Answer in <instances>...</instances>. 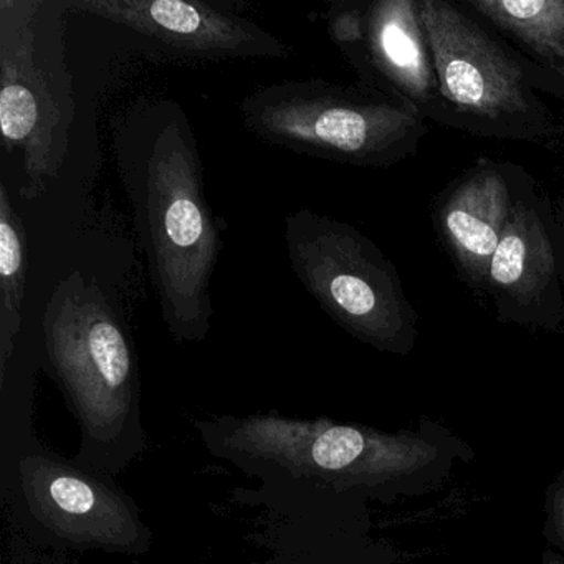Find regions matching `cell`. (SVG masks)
I'll return each mask as SVG.
<instances>
[{
	"label": "cell",
	"instance_id": "obj_1",
	"mask_svg": "<svg viewBox=\"0 0 564 564\" xmlns=\"http://www.w3.org/2000/svg\"><path fill=\"white\" fill-rule=\"evenodd\" d=\"M113 147L167 332L204 341L223 240L187 115L174 101H138L115 123Z\"/></svg>",
	"mask_w": 564,
	"mask_h": 564
},
{
	"label": "cell",
	"instance_id": "obj_2",
	"mask_svg": "<svg viewBox=\"0 0 564 564\" xmlns=\"http://www.w3.org/2000/svg\"><path fill=\"white\" fill-rule=\"evenodd\" d=\"M44 369L80 429L75 460L91 470H127L148 448L134 343L117 306L95 279L65 276L42 315Z\"/></svg>",
	"mask_w": 564,
	"mask_h": 564
},
{
	"label": "cell",
	"instance_id": "obj_3",
	"mask_svg": "<svg viewBox=\"0 0 564 564\" xmlns=\"http://www.w3.org/2000/svg\"><path fill=\"white\" fill-rule=\"evenodd\" d=\"M0 490L12 518L48 546L134 556L153 544L115 477L48 451L32 427L0 434Z\"/></svg>",
	"mask_w": 564,
	"mask_h": 564
},
{
	"label": "cell",
	"instance_id": "obj_4",
	"mask_svg": "<svg viewBox=\"0 0 564 564\" xmlns=\"http://www.w3.org/2000/svg\"><path fill=\"white\" fill-rule=\"evenodd\" d=\"M67 0H0V131L9 154L22 151V199L57 180L75 120L65 58Z\"/></svg>",
	"mask_w": 564,
	"mask_h": 564
},
{
	"label": "cell",
	"instance_id": "obj_5",
	"mask_svg": "<svg viewBox=\"0 0 564 564\" xmlns=\"http://www.w3.org/2000/svg\"><path fill=\"white\" fill-rule=\"evenodd\" d=\"M243 127L272 147L351 166H389L417 150L427 128L414 108L369 88L286 80L239 105Z\"/></svg>",
	"mask_w": 564,
	"mask_h": 564
},
{
	"label": "cell",
	"instance_id": "obj_6",
	"mask_svg": "<svg viewBox=\"0 0 564 564\" xmlns=\"http://www.w3.org/2000/svg\"><path fill=\"white\" fill-rule=\"evenodd\" d=\"M442 100L462 130L540 140L551 120L520 62L447 0H419Z\"/></svg>",
	"mask_w": 564,
	"mask_h": 564
},
{
	"label": "cell",
	"instance_id": "obj_7",
	"mask_svg": "<svg viewBox=\"0 0 564 564\" xmlns=\"http://www.w3.org/2000/svg\"><path fill=\"white\" fill-rule=\"evenodd\" d=\"M285 243L303 289L346 332L379 345L411 326L414 310L398 272L355 227L299 209L286 216Z\"/></svg>",
	"mask_w": 564,
	"mask_h": 564
},
{
	"label": "cell",
	"instance_id": "obj_8",
	"mask_svg": "<svg viewBox=\"0 0 564 564\" xmlns=\"http://www.w3.org/2000/svg\"><path fill=\"white\" fill-rule=\"evenodd\" d=\"M329 35L362 87L388 95L422 117L451 123L415 0H381L329 12Z\"/></svg>",
	"mask_w": 564,
	"mask_h": 564
},
{
	"label": "cell",
	"instance_id": "obj_9",
	"mask_svg": "<svg viewBox=\"0 0 564 564\" xmlns=\"http://www.w3.org/2000/svg\"><path fill=\"white\" fill-rule=\"evenodd\" d=\"M70 12L113 22L184 58H285L292 48L249 19L186 0H67Z\"/></svg>",
	"mask_w": 564,
	"mask_h": 564
},
{
	"label": "cell",
	"instance_id": "obj_10",
	"mask_svg": "<svg viewBox=\"0 0 564 564\" xmlns=\"http://www.w3.org/2000/svg\"><path fill=\"white\" fill-rule=\"evenodd\" d=\"M500 312H564L553 246L540 214L517 200L487 282Z\"/></svg>",
	"mask_w": 564,
	"mask_h": 564
},
{
	"label": "cell",
	"instance_id": "obj_11",
	"mask_svg": "<svg viewBox=\"0 0 564 564\" xmlns=\"http://www.w3.org/2000/svg\"><path fill=\"white\" fill-rule=\"evenodd\" d=\"M511 209L507 180L500 171L488 167L465 177L441 207L445 243L474 285L487 290L491 259Z\"/></svg>",
	"mask_w": 564,
	"mask_h": 564
},
{
	"label": "cell",
	"instance_id": "obj_12",
	"mask_svg": "<svg viewBox=\"0 0 564 564\" xmlns=\"http://www.w3.org/2000/svg\"><path fill=\"white\" fill-rule=\"evenodd\" d=\"M465 6L564 80V0H468Z\"/></svg>",
	"mask_w": 564,
	"mask_h": 564
},
{
	"label": "cell",
	"instance_id": "obj_13",
	"mask_svg": "<svg viewBox=\"0 0 564 564\" xmlns=\"http://www.w3.org/2000/svg\"><path fill=\"white\" fill-rule=\"evenodd\" d=\"M28 285V243L24 224L0 183V375L14 356L21 332L22 303Z\"/></svg>",
	"mask_w": 564,
	"mask_h": 564
}]
</instances>
